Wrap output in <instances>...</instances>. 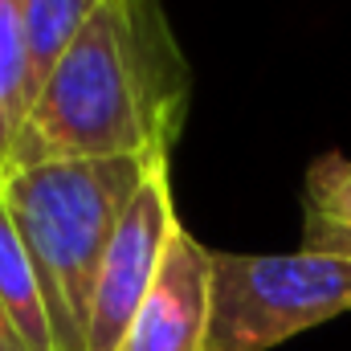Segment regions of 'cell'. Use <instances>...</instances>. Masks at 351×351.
I'll use <instances>...</instances> for the list:
<instances>
[{
  "mask_svg": "<svg viewBox=\"0 0 351 351\" xmlns=\"http://www.w3.org/2000/svg\"><path fill=\"white\" fill-rule=\"evenodd\" d=\"M188 98L192 70L160 0H102L37 86L4 172L66 160L168 164Z\"/></svg>",
  "mask_w": 351,
  "mask_h": 351,
  "instance_id": "cell-1",
  "label": "cell"
},
{
  "mask_svg": "<svg viewBox=\"0 0 351 351\" xmlns=\"http://www.w3.org/2000/svg\"><path fill=\"white\" fill-rule=\"evenodd\" d=\"M143 160H66L0 176V204L37 274L53 351H86L90 298L110 237L147 180Z\"/></svg>",
  "mask_w": 351,
  "mask_h": 351,
  "instance_id": "cell-2",
  "label": "cell"
},
{
  "mask_svg": "<svg viewBox=\"0 0 351 351\" xmlns=\"http://www.w3.org/2000/svg\"><path fill=\"white\" fill-rule=\"evenodd\" d=\"M351 311V262L335 254H213L204 351H269Z\"/></svg>",
  "mask_w": 351,
  "mask_h": 351,
  "instance_id": "cell-3",
  "label": "cell"
},
{
  "mask_svg": "<svg viewBox=\"0 0 351 351\" xmlns=\"http://www.w3.org/2000/svg\"><path fill=\"white\" fill-rule=\"evenodd\" d=\"M180 229L172 200V180L168 164L152 168L139 192L131 196L110 250L98 269V286L90 298V327H86V351H119L127 339V327L156 278V269L168 254V241Z\"/></svg>",
  "mask_w": 351,
  "mask_h": 351,
  "instance_id": "cell-4",
  "label": "cell"
},
{
  "mask_svg": "<svg viewBox=\"0 0 351 351\" xmlns=\"http://www.w3.org/2000/svg\"><path fill=\"white\" fill-rule=\"evenodd\" d=\"M208 315H213V250H204L180 225L119 351H204Z\"/></svg>",
  "mask_w": 351,
  "mask_h": 351,
  "instance_id": "cell-5",
  "label": "cell"
},
{
  "mask_svg": "<svg viewBox=\"0 0 351 351\" xmlns=\"http://www.w3.org/2000/svg\"><path fill=\"white\" fill-rule=\"evenodd\" d=\"M0 302L16 327V335L25 339L29 351H53V331H49V315H45V298L37 286V274L29 265V254L8 221V208L0 204Z\"/></svg>",
  "mask_w": 351,
  "mask_h": 351,
  "instance_id": "cell-6",
  "label": "cell"
},
{
  "mask_svg": "<svg viewBox=\"0 0 351 351\" xmlns=\"http://www.w3.org/2000/svg\"><path fill=\"white\" fill-rule=\"evenodd\" d=\"M29 37L25 0H0V172L29 114Z\"/></svg>",
  "mask_w": 351,
  "mask_h": 351,
  "instance_id": "cell-7",
  "label": "cell"
},
{
  "mask_svg": "<svg viewBox=\"0 0 351 351\" xmlns=\"http://www.w3.org/2000/svg\"><path fill=\"white\" fill-rule=\"evenodd\" d=\"M102 0H25V37H29V94L49 78L58 58L70 49L78 29ZM33 102V98H29Z\"/></svg>",
  "mask_w": 351,
  "mask_h": 351,
  "instance_id": "cell-8",
  "label": "cell"
},
{
  "mask_svg": "<svg viewBox=\"0 0 351 351\" xmlns=\"http://www.w3.org/2000/svg\"><path fill=\"white\" fill-rule=\"evenodd\" d=\"M306 213L351 225V160L331 152L306 168Z\"/></svg>",
  "mask_w": 351,
  "mask_h": 351,
  "instance_id": "cell-9",
  "label": "cell"
},
{
  "mask_svg": "<svg viewBox=\"0 0 351 351\" xmlns=\"http://www.w3.org/2000/svg\"><path fill=\"white\" fill-rule=\"evenodd\" d=\"M302 250L335 254V258L351 262V225H335V221H323L315 213H302Z\"/></svg>",
  "mask_w": 351,
  "mask_h": 351,
  "instance_id": "cell-10",
  "label": "cell"
},
{
  "mask_svg": "<svg viewBox=\"0 0 351 351\" xmlns=\"http://www.w3.org/2000/svg\"><path fill=\"white\" fill-rule=\"evenodd\" d=\"M0 351H29V348H25V339L16 335V327H12V319H8V311H4V302H0Z\"/></svg>",
  "mask_w": 351,
  "mask_h": 351,
  "instance_id": "cell-11",
  "label": "cell"
}]
</instances>
